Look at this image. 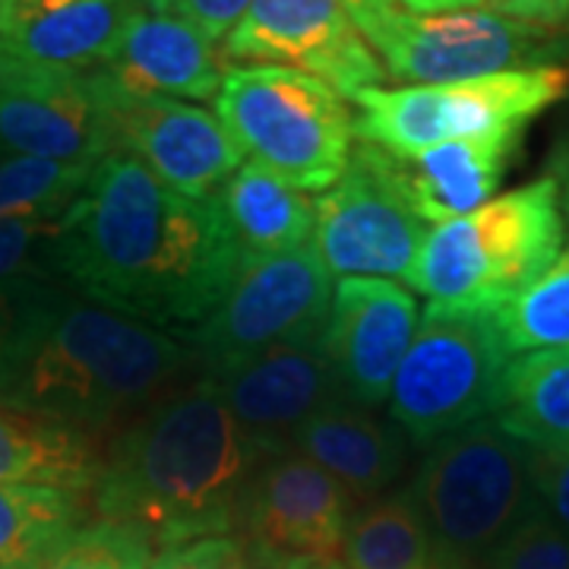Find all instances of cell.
Returning a JSON list of instances; mask_svg holds the SVG:
<instances>
[{
  "mask_svg": "<svg viewBox=\"0 0 569 569\" xmlns=\"http://www.w3.org/2000/svg\"><path fill=\"white\" fill-rule=\"evenodd\" d=\"M58 266L89 301L187 336L224 301L241 253L212 197H183L118 149L63 216Z\"/></svg>",
  "mask_w": 569,
  "mask_h": 569,
  "instance_id": "6da1fadb",
  "label": "cell"
},
{
  "mask_svg": "<svg viewBox=\"0 0 569 569\" xmlns=\"http://www.w3.org/2000/svg\"><path fill=\"white\" fill-rule=\"evenodd\" d=\"M17 291L13 408L114 437L190 383L193 348L58 282Z\"/></svg>",
  "mask_w": 569,
  "mask_h": 569,
  "instance_id": "7a4b0ae2",
  "label": "cell"
},
{
  "mask_svg": "<svg viewBox=\"0 0 569 569\" xmlns=\"http://www.w3.org/2000/svg\"><path fill=\"white\" fill-rule=\"evenodd\" d=\"M266 456L269 449L200 377L108 440L92 509L99 519L142 529L156 550L241 531L247 490Z\"/></svg>",
  "mask_w": 569,
  "mask_h": 569,
  "instance_id": "3957f363",
  "label": "cell"
},
{
  "mask_svg": "<svg viewBox=\"0 0 569 569\" xmlns=\"http://www.w3.org/2000/svg\"><path fill=\"white\" fill-rule=\"evenodd\" d=\"M563 241L560 187L545 174L468 216L433 224L408 284L430 307L493 313L563 253Z\"/></svg>",
  "mask_w": 569,
  "mask_h": 569,
  "instance_id": "277c9868",
  "label": "cell"
},
{
  "mask_svg": "<svg viewBox=\"0 0 569 569\" xmlns=\"http://www.w3.org/2000/svg\"><path fill=\"white\" fill-rule=\"evenodd\" d=\"M408 493L425 519L433 560L481 569L538 503L535 452L497 418H481L427 447Z\"/></svg>",
  "mask_w": 569,
  "mask_h": 569,
  "instance_id": "5b68a950",
  "label": "cell"
},
{
  "mask_svg": "<svg viewBox=\"0 0 569 569\" xmlns=\"http://www.w3.org/2000/svg\"><path fill=\"white\" fill-rule=\"evenodd\" d=\"M228 133L301 193H326L346 171L355 114L317 77L279 63H228L216 96Z\"/></svg>",
  "mask_w": 569,
  "mask_h": 569,
  "instance_id": "8992f818",
  "label": "cell"
},
{
  "mask_svg": "<svg viewBox=\"0 0 569 569\" xmlns=\"http://www.w3.org/2000/svg\"><path fill=\"white\" fill-rule=\"evenodd\" d=\"M567 89L569 70L560 63L440 86H373L351 99L358 108L355 140L380 146L396 159H411L440 142L526 133Z\"/></svg>",
  "mask_w": 569,
  "mask_h": 569,
  "instance_id": "52a82bcc",
  "label": "cell"
},
{
  "mask_svg": "<svg viewBox=\"0 0 569 569\" xmlns=\"http://www.w3.org/2000/svg\"><path fill=\"white\" fill-rule=\"evenodd\" d=\"M512 361L490 313L425 307L389 389V418L418 447L493 418Z\"/></svg>",
  "mask_w": 569,
  "mask_h": 569,
  "instance_id": "ba28073f",
  "label": "cell"
},
{
  "mask_svg": "<svg viewBox=\"0 0 569 569\" xmlns=\"http://www.w3.org/2000/svg\"><path fill=\"white\" fill-rule=\"evenodd\" d=\"M332 276L313 241L241 260L216 313L187 332L203 373L238 365L266 348L323 339Z\"/></svg>",
  "mask_w": 569,
  "mask_h": 569,
  "instance_id": "9c48e42d",
  "label": "cell"
},
{
  "mask_svg": "<svg viewBox=\"0 0 569 569\" xmlns=\"http://www.w3.org/2000/svg\"><path fill=\"white\" fill-rule=\"evenodd\" d=\"M427 241V222L408 203L399 159L355 142L342 178L317 197L313 247L332 279L408 282Z\"/></svg>",
  "mask_w": 569,
  "mask_h": 569,
  "instance_id": "30bf717a",
  "label": "cell"
},
{
  "mask_svg": "<svg viewBox=\"0 0 569 569\" xmlns=\"http://www.w3.org/2000/svg\"><path fill=\"white\" fill-rule=\"evenodd\" d=\"M367 44L380 58L387 77L408 86H440L548 67L569 51V32L541 29L500 17L488 7L418 17L399 10Z\"/></svg>",
  "mask_w": 569,
  "mask_h": 569,
  "instance_id": "8fae6325",
  "label": "cell"
},
{
  "mask_svg": "<svg viewBox=\"0 0 569 569\" xmlns=\"http://www.w3.org/2000/svg\"><path fill=\"white\" fill-rule=\"evenodd\" d=\"M224 63H279L317 77L342 99L373 89L387 70L342 0H250L222 41Z\"/></svg>",
  "mask_w": 569,
  "mask_h": 569,
  "instance_id": "7c38bea8",
  "label": "cell"
},
{
  "mask_svg": "<svg viewBox=\"0 0 569 569\" xmlns=\"http://www.w3.org/2000/svg\"><path fill=\"white\" fill-rule=\"evenodd\" d=\"M118 152L96 70L61 73L0 61V156L92 162Z\"/></svg>",
  "mask_w": 569,
  "mask_h": 569,
  "instance_id": "4fadbf2b",
  "label": "cell"
},
{
  "mask_svg": "<svg viewBox=\"0 0 569 569\" xmlns=\"http://www.w3.org/2000/svg\"><path fill=\"white\" fill-rule=\"evenodd\" d=\"M118 149L130 152L162 183L190 200H209L241 164L244 152L219 114L178 99L123 96L104 80Z\"/></svg>",
  "mask_w": 569,
  "mask_h": 569,
  "instance_id": "5bb4252c",
  "label": "cell"
},
{
  "mask_svg": "<svg viewBox=\"0 0 569 569\" xmlns=\"http://www.w3.org/2000/svg\"><path fill=\"white\" fill-rule=\"evenodd\" d=\"M342 485L298 449L269 452L247 490L241 529L257 545L307 567H339L351 519Z\"/></svg>",
  "mask_w": 569,
  "mask_h": 569,
  "instance_id": "9a60e30c",
  "label": "cell"
},
{
  "mask_svg": "<svg viewBox=\"0 0 569 569\" xmlns=\"http://www.w3.org/2000/svg\"><path fill=\"white\" fill-rule=\"evenodd\" d=\"M418 298L389 279H339L323 329V351L348 402L377 408L418 332Z\"/></svg>",
  "mask_w": 569,
  "mask_h": 569,
  "instance_id": "2e32d148",
  "label": "cell"
},
{
  "mask_svg": "<svg viewBox=\"0 0 569 569\" xmlns=\"http://www.w3.org/2000/svg\"><path fill=\"white\" fill-rule=\"evenodd\" d=\"M203 377L219 389L238 425L269 452L291 449L295 433L317 411L346 399L323 339L266 348Z\"/></svg>",
  "mask_w": 569,
  "mask_h": 569,
  "instance_id": "e0dca14e",
  "label": "cell"
},
{
  "mask_svg": "<svg viewBox=\"0 0 569 569\" xmlns=\"http://www.w3.org/2000/svg\"><path fill=\"white\" fill-rule=\"evenodd\" d=\"M99 70L123 96L209 102L222 89L228 63L200 29L140 3Z\"/></svg>",
  "mask_w": 569,
  "mask_h": 569,
  "instance_id": "ac0fdd59",
  "label": "cell"
},
{
  "mask_svg": "<svg viewBox=\"0 0 569 569\" xmlns=\"http://www.w3.org/2000/svg\"><path fill=\"white\" fill-rule=\"evenodd\" d=\"M140 0H0V61L86 73L102 67Z\"/></svg>",
  "mask_w": 569,
  "mask_h": 569,
  "instance_id": "d6986e66",
  "label": "cell"
},
{
  "mask_svg": "<svg viewBox=\"0 0 569 569\" xmlns=\"http://www.w3.org/2000/svg\"><path fill=\"white\" fill-rule=\"evenodd\" d=\"M291 449L332 475L355 507L383 497L408 466L406 433L348 399L317 411L295 433Z\"/></svg>",
  "mask_w": 569,
  "mask_h": 569,
  "instance_id": "ffe728a7",
  "label": "cell"
},
{
  "mask_svg": "<svg viewBox=\"0 0 569 569\" xmlns=\"http://www.w3.org/2000/svg\"><path fill=\"white\" fill-rule=\"evenodd\" d=\"M522 133L440 142L411 159H399L408 203L427 224H443L493 200L519 149Z\"/></svg>",
  "mask_w": 569,
  "mask_h": 569,
  "instance_id": "44dd1931",
  "label": "cell"
},
{
  "mask_svg": "<svg viewBox=\"0 0 569 569\" xmlns=\"http://www.w3.org/2000/svg\"><path fill=\"white\" fill-rule=\"evenodd\" d=\"M108 440L48 415L0 408V485L89 493L102 478Z\"/></svg>",
  "mask_w": 569,
  "mask_h": 569,
  "instance_id": "7402d4cb",
  "label": "cell"
},
{
  "mask_svg": "<svg viewBox=\"0 0 569 569\" xmlns=\"http://www.w3.org/2000/svg\"><path fill=\"white\" fill-rule=\"evenodd\" d=\"M222 209L241 260L272 257L313 241L317 200L260 162H244L212 197Z\"/></svg>",
  "mask_w": 569,
  "mask_h": 569,
  "instance_id": "603a6c76",
  "label": "cell"
},
{
  "mask_svg": "<svg viewBox=\"0 0 569 569\" xmlns=\"http://www.w3.org/2000/svg\"><path fill=\"white\" fill-rule=\"evenodd\" d=\"M493 418L531 452H569V348L516 355Z\"/></svg>",
  "mask_w": 569,
  "mask_h": 569,
  "instance_id": "cb8c5ba5",
  "label": "cell"
},
{
  "mask_svg": "<svg viewBox=\"0 0 569 569\" xmlns=\"http://www.w3.org/2000/svg\"><path fill=\"white\" fill-rule=\"evenodd\" d=\"M89 493L0 485V569H29L89 519Z\"/></svg>",
  "mask_w": 569,
  "mask_h": 569,
  "instance_id": "d4e9b609",
  "label": "cell"
},
{
  "mask_svg": "<svg viewBox=\"0 0 569 569\" xmlns=\"http://www.w3.org/2000/svg\"><path fill=\"white\" fill-rule=\"evenodd\" d=\"M433 545L411 493L377 497L351 512L342 545L346 569H427Z\"/></svg>",
  "mask_w": 569,
  "mask_h": 569,
  "instance_id": "484cf974",
  "label": "cell"
},
{
  "mask_svg": "<svg viewBox=\"0 0 569 569\" xmlns=\"http://www.w3.org/2000/svg\"><path fill=\"white\" fill-rule=\"evenodd\" d=\"M509 355L569 348V247L516 298L490 313Z\"/></svg>",
  "mask_w": 569,
  "mask_h": 569,
  "instance_id": "4316f807",
  "label": "cell"
},
{
  "mask_svg": "<svg viewBox=\"0 0 569 569\" xmlns=\"http://www.w3.org/2000/svg\"><path fill=\"white\" fill-rule=\"evenodd\" d=\"M96 164L0 156V219H63L89 187Z\"/></svg>",
  "mask_w": 569,
  "mask_h": 569,
  "instance_id": "83f0119b",
  "label": "cell"
},
{
  "mask_svg": "<svg viewBox=\"0 0 569 569\" xmlns=\"http://www.w3.org/2000/svg\"><path fill=\"white\" fill-rule=\"evenodd\" d=\"M156 553L152 538L137 526L92 519L29 569H149Z\"/></svg>",
  "mask_w": 569,
  "mask_h": 569,
  "instance_id": "f1b7e54d",
  "label": "cell"
},
{
  "mask_svg": "<svg viewBox=\"0 0 569 569\" xmlns=\"http://www.w3.org/2000/svg\"><path fill=\"white\" fill-rule=\"evenodd\" d=\"M63 219H0V288L22 282H54L61 276Z\"/></svg>",
  "mask_w": 569,
  "mask_h": 569,
  "instance_id": "f546056e",
  "label": "cell"
},
{
  "mask_svg": "<svg viewBox=\"0 0 569 569\" xmlns=\"http://www.w3.org/2000/svg\"><path fill=\"white\" fill-rule=\"evenodd\" d=\"M149 569H307V563L272 553L244 531H224L159 550Z\"/></svg>",
  "mask_w": 569,
  "mask_h": 569,
  "instance_id": "4dcf8cb0",
  "label": "cell"
},
{
  "mask_svg": "<svg viewBox=\"0 0 569 569\" xmlns=\"http://www.w3.org/2000/svg\"><path fill=\"white\" fill-rule=\"evenodd\" d=\"M481 569H569V535L541 503L490 550Z\"/></svg>",
  "mask_w": 569,
  "mask_h": 569,
  "instance_id": "1f68e13d",
  "label": "cell"
},
{
  "mask_svg": "<svg viewBox=\"0 0 569 569\" xmlns=\"http://www.w3.org/2000/svg\"><path fill=\"white\" fill-rule=\"evenodd\" d=\"M152 13H168L174 20L190 22L209 41H224L228 32L241 22L250 0H140Z\"/></svg>",
  "mask_w": 569,
  "mask_h": 569,
  "instance_id": "d6a6232c",
  "label": "cell"
},
{
  "mask_svg": "<svg viewBox=\"0 0 569 569\" xmlns=\"http://www.w3.org/2000/svg\"><path fill=\"white\" fill-rule=\"evenodd\" d=\"M538 503L569 535V452H535Z\"/></svg>",
  "mask_w": 569,
  "mask_h": 569,
  "instance_id": "836d02e7",
  "label": "cell"
},
{
  "mask_svg": "<svg viewBox=\"0 0 569 569\" xmlns=\"http://www.w3.org/2000/svg\"><path fill=\"white\" fill-rule=\"evenodd\" d=\"M13 288H0V408H13V380H17V291Z\"/></svg>",
  "mask_w": 569,
  "mask_h": 569,
  "instance_id": "e575fe53",
  "label": "cell"
},
{
  "mask_svg": "<svg viewBox=\"0 0 569 569\" xmlns=\"http://www.w3.org/2000/svg\"><path fill=\"white\" fill-rule=\"evenodd\" d=\"M488 10L529 26L569 32V0H488Z\"/></svg>",
  "mask_w": 569,
  "mask_h": 569,
  "instance_id": "d590c367",
  "label": "cell"
},
{
  "mask_svg": "<svg viewBox=\"0 0 569 569\" xmlns=\"http://www.w3.org/2000/svg\"><path fill=\"white\" fill-rule=\"evenodd\" d=\"M342 7L365 39H370L383 22H389L402 10L399 0H342Z\"/></svg>",
  "mask_w": 569,
  "mask_h": 569,
  "instance_id": "8d00e7d4",
  "label": "cell"
},
{
  "mask_svg": "<svg viewBox=\"0 0 569 569\" xmlns=\"http://www.w3.org/2000/svg\"><path fill=\"white\" fill-rule=\"evenodd\" d=\"M548 174L557 181V187H560V206H563V219H567L569 231V133H563L560 142L553 146Z\"/></svg>",
  "mask_w": 569,
  "mask_h": 569,
  "instance_id": "74e56055",
  "label": "cell"
},
{
  "mask_svg": "<svg viewBox=\"0 0 569 569\" xmlns=\"http://www.w3.org/2000/svg\"><path fill=\"white\" fill-rule=\"evenodd\" d=\"M488 0H399V7L418 17H433V13H459V10H481Z\"/></svg>",
  "mask_w": 569,
  "mask_h": 569,
  "instance_id": "f35d334b",
  "label": "cell"
},
{
  "mask_svg": "<svg viewBox=\"0 0 569 569\" xmlns=\"http://www.w3.org/2000/svg\"><path fill=\"white\" fill-rule=\"evenodd\" d=\"M427 569H449V567H447V563H440V560H433V563H430Z\"/></svg>",
  "mask_w": 569,
  "mask_h": 569,
  "instance_id": "ab89813d",
  "label": "cell"
},
{
  "mask_svg": "<svg viewBox=\"0 0 569 569\" xmlns=\"http://www.w3.org/2000/svg\"><path fill=\"white\" fill-rule=\"evenodd\" d=\"M307 569H346V567H307Z\"/></svg>",
  "mask_w": 569,
  "mask_h": 569,
  "instance_id": "60d3db41",
  "label": "cell"
}]
</instances>
